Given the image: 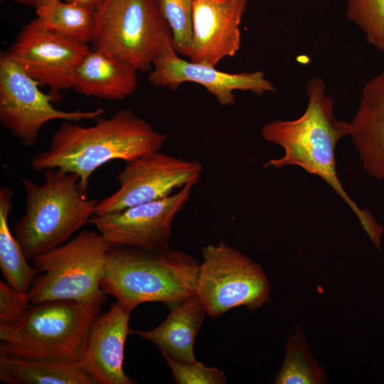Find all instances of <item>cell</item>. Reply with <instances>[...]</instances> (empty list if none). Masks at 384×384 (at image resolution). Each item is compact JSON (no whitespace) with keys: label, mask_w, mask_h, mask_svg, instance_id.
Instances as JSON below:
<instances>
[{"label":"cell","mask_w":384,"mask_h":384,"mask_svg":"<svg viewBox=\"0 0 384 384\" xmlns=\"http://www.w3.org/2000/svg\"><path fill=\"white\" fill-rule=\"evenodd\" d=\"M306 92L308 104L302 115L292 120L276 119L262 127V137L284 150L282 156L270 159L262 167L279 169L297 166L320 177L349 206L372 243L380 250L383 226L370 210L360 208L348 195L336 171V145L341 139L350 136L351 122L336 117L334 102L326 94L323 78L310 79L306 83Z\"/></svg>","instance_id":"1"},{"label":"cell","mask_w":384,"mask_h":384,"mask_svg":"<svg viewBox=\"0 0 384 384\" xmlns=\"http://www.w3.org/2000/svg\"><path fill=\"white\" fill-rule=\"evenodd\" d=\"M91 127L72 121L61 124L48 148L35 154L31 161L36 172L60 169L80 177V186L89 188L92 174L114 159L126 162L148 153L160 151L166 134L156 131L129 108L117 111L111 117L95 119Z\"/></svg>","instance_id":"2"},{"label":"cell","mask_w":384,"mask_h":384,"mask_svg":"<svg viewBox=\"0 0 384 384\" xmlns=\"http://www.w3.org/2000/svg\"><path fill=\"white\" fill-rule=\"evenodd\" d=\"M199 266L196 258L179 250L110 247L100 287L131 311L145 302L169 306L196 294Z\"/></svg>","instance_id":"3"},{"label":"cell","mask_w":384,"mask_h":384,"mask_svg":"<svg viewBox=\"0 0 384 384\" xmlns=\"http://www.w3.org/2000/svg\"><path fill=\"white\" fill-rule=\"evenodd\" d=\"M45 182L21 178L25 212L15 224V237L27 260L65 242L89 223L99 200L88 199L80 177L60 169L44 171Z\"/></svg>","instance_id":"4"},{"label":"cell","mask_w":384,"mask_h":384,"mask_svg":"<svg viewBox=\"0 0 384 384\" xmlns=\"http://www.w3.org/2000/svg\"><path fill=\"white\" fill-rule=\"evenodd\" d=\"M102 306L75 300L33 304L18 323H0V354L81 361L87 334Z\"/></svg>","instance_id":"5"},{"label":"cell","mask_w":384,"mask_h":384,"mask_svg":"<svg viewBox=\"0 0 384 384\" xmlns=\"http://www.w3.org/2000/svg\"><path fill=\"white\" fill-rule=\"evenodd\" d=\"M109 247L99 232L84 230L68 242L33 257V266L44 273L36 275L28 292L31 303L75 300L103 305L107 294L101 289L100 281Z\"/></svg>","instance_id":"6"},{"label":"cell","mask_w":384,"mask_h":384,"mask_svg":"<svg viewBox=\"0 0 384 384\" xmlns=\"http://www.w3.org/2000/svg\"><path fill=\"white\" fill-rule=\"evenodd\" d=\"M92 50L114 55L147 72L174 46L159 0H106L96 11Z\"/></svg>","instance_id":"7"},{"label":"cell","mask_w":384,"mask_h":384,"mask_svg":"<svg viewBox=\"0 0 384 384\" xmlns=\"http://www.w3.org/2000/svg\"><path fill=\"white\" fill-rule=\"evenodd\" d=\"M196 294L206 314L218 317L235 307L253 311L271 302L270 285L262 267L223 241L201 250Z\"/></svg>","instance_id":"8"},{"label":"cell","mask_w":384,"mask_h":384,"mask_svg":"<svg viewBox=\"0 0 384 384\" xmlns=\"http://www.w3.org/2000/svg\"><path fill=\"white\" fill-rule=\"evenodd\" d=\"M39 86L6 51L1 53L0 123L26 147L36 145L40 129L48 121L77 122L96 119L105 113L101 107L88 112L58 110L51 103L55 98L42 92Z\"/></svg>","instance_id":"9"},{"label":"cell","mask_w":384,"mask_h":384,"mask_svg":"<svg viewBox=\"0 0 384 384\" xmlns=\"http://www.w3.org/2000/svg\"><path fill=\"white\" fill-rule=\"evenodd\" d=\"M203 171L198 161H188L160 151L126 162L117 176L119 189L99 201L95 215L119 212L131 206L164 198L176 188L196 185Z\"/></svg>","instance_id":"10"},{"label":"cell","mask_w":384,"mask_h":384,"mask_svg":"<svg viewBox=\"0 0 384 384\" xmlns=\"http://www.w3.org/2000/svg\"><path fill=\"white\" fill-rule=\"evenodd\" d=\"M195 185H185L164 198L138 204L119 212L94 215L89 220L110 247L127 246L152 252L171 248L172 222L191 198Z\"/></svg>","instance_id":"11"},{"label":"cell","mask_w":384,"mask_h":384,"mask_svg":"<svg viewBox=\"0 0 384 384\" xmlns=\"http://www.w3.org/2000/svg\"><path fill=\"white\" fill-rule=\"evenodd\" d=\"M87 43L43 28L37 18L25 25L6 54L54 97L72 88L77 67L90 52Z\"/></svg>","instance_id":"12"},{"label":"cell","mask_w":384,"mask_h":384,"mask_svg":"<svg viewBox=\"0 0 384 384\" xmlns=\"http://www.w3.org/2000/svg\"><path fill=\"white\" fill-rule=\"evenodd\" d=\"M148 78L151 85L171 90H176L186 82L199 84L222 106L235 105V90L249 91L258 95L276 91L275 86L261 71L223 72L214 66L181 58L174 46L155 59Z\"/></svg>","instance_id":"13"},{"label":"cell","mask_w":384,"mask_h":384,"mask_svg":"<svg viewBox=\"0 0 384 384\" xmlns=\"http://www.w3.org/2000/svg\"><path fill=\"white\" fill-rule=\"evenodd\" d=\"M246 5L247 0H193L189 60L215 67L234 56L240 47Z\"/></svg>","instance_id":"14"},{"label":"cell","mask_w":384,"mask_h":384,"mask_svg":"<svg viewBox=\"0 0 384 384\" xmlns=\"http://www.w3.org/2000/svg\"><path fill=\"white\" fill-rule=\"evenodd\" d=\"M131 312L115 302L97 317L89 331L81 362L96 384L136 383L123 370Z\"/></svg>","instance_id":"15"},{"label":"cell","mask_w":384,"mask_h":384,"mask_svg":"<svg viewBox=\"0 0 384 384\" xmlns=\"http://www.w3.org/2000/svg\"><path fill=\"white\" fill-rule=\"evenodd\" d=\"M351 124L349 137L363 169L373 178L384 181V70L363 87Z\"/></svg>","instance_id":"16"},{"label":"cell","mask_w":384,"mask_h":384,"mask_svg":"<svg viewBox=\"0 0 384 384\" xmlns=\"http://www.w3.org/2000/svg\"><path fill=\"white\" fill-rule=\"evenodd\" d=\"M137 71L114 55L91 49L75 70L72 89L86 96L122 100L137 89Z\"/></svg>","instance_id":"17"},{"label":"cell","mask_w":384,"mask_h":384,"mask_svg":"<svg viewBox=\"0 0 384 384\" xmlns=\"http://www.w3.org/2000/svg\"><path fill=\"white\" fill-rule=\"evenodd\" d=\"M168 306L169 314L156 328L148 331L131 330L130 334L153 343L163 357L185 362L196 360L194 341L206 314L203 302L196 294Z\"/></svg>","instance_id":"18"},{"label":"cell","mask_w":384,"mask_h":384,"mask_svg":"<svg viewBox=\"0 0 384 384\" xmlns=\"http://www.w3.org/2000/svg\"><path fill=\"white\" fill-rule=\"evenodd\" d=\"M0 367L9 371L18 384H96L80 361L0 354Z\"/></svg>","instance_id":"19"},{"label":"cell","mask_w":384,"mask_h":384,"mask_svg":"<svg viewBox=\"0 0 384 384\" xmlns=\"http://www.w3.org/2000/svg\"><path fill=\"white\" fill-rule=\"evenodd\" d=\"M13 189L0 188V267L6 283L14 289L27 293L41 272L27 262L23 251L10 231L8 218L12 209Z\"/></svg>","instance_id":"20"},{"label":"cell","mask_w":384,"mask_h":384,"mask_svg":"<svg viewBox=\"0 0 384 384\" xmlns=\"http://www.w3.org/2000/svg\"><path fill=\"white\" fill-rule=\"evenodd\" d=\"M36 11L39 24L45 29L72 40L92 43L96 12L60 0L38 6Z\"/></svg>","instance_id":"21"},{"label":"cell","mask_w":384,"mask_h":384,"mask_svg":"<svg viewBox=\"0 0 384 384\" xmlns=\"http://www.w3.org/2000/svg\"><path fill=\"white\" fill-rule=\"evenodd\" d=\"M324 369L313 358L304 331L298 326L285 346L282 366L273 382L275 384L326 383Z\"/></svg>","instance_id":"22"},{"label":"cell","mask_w":384,"mask_h":384,"mask_svg":"<svg viewBox=\"0 0 384 384\" xmlns=\"http://www.w3.org/2000/svg\"><path fill=\"white\" fill-rule=\"evenodd\" d=\"M346 16L361 29L368 43L384 53V0H348Z\"/></svg>","instance_id":"23"},{"label":"cell","mask_w":384,"mask_h":384,"mask_svg":"<svg viewBox=\"0 0 384 384\" xmlns=\"http://www.w3.org/2000/svg\"><path fill=\"white\" fill-rule=\"evenodd\" d=\"M164 17L171 30L174 48L188 56L193 32V0H159Z\"/></svg>","instance_id":"24"},{"label":"cell","mask_w":384,"mask_h":384,"mask_svg":"<svg viewBox=\"0 0 384 384\" xmlns=\"http://www.w3.org/2000/svg\"><path fill=\"white\" fill-rule=\"evenodd\" d=\"M177 384H225L224 373L216 368H208L196 360L180 361L164 357Z\"/></svg>","instance_id":"25"},{"label":"cell","mask_w":384,"mask_h":384,"mask_svg":"<svg viewBox=\"0 0 384 384\" xmlns=\"http://www.w3.org/2000/svg\"><path fill=\"white\" fill-rule=\"evenodd\" d=\"M28 292H19L7 283L0 282V323L20 321L32 306Z\"/></svg>","instance_id":"26"},{"label":"cell","mask_w":384,"mask_h":384,"mask_svg":"<svg viewBox=\"0 0 384 384\" xmlns=\"http://www.w3.org/2000/svg\"><path fill=\"white\" fill-rule=\"evenodd\" d=\"M66 2L74 4L91 10L92 11H97L101 6L104 4L106 0H65Z\"/></svg>","instance_id":"27"},{"label":"cell","mask_w":384,"mask_h":384,"mask_svg":"<svg viewBox=\"0 0 384 384\" xmlns=\"http://www.w3.org/2000/svg\"><path fill=\"white\" fill-rule=\"evenodd\" d=\"M16 3L22 4L28 6H33L36 8L42 5H45L53 0H13Z\"/></svg>","instance_id":"28"},{"label":"cell","mask_w":384,"mask_h":384,"mask_svg":"<svg viewBox=\"0 0 384 384\" xmlns=\"http://www.w3.org/2000/svg\"><path fill=\"white\" fill-rule=\"evenodd\" d=\"M1 1H5V0H1Z\"/></svg>","instance_id":"29"}]
</instances>
